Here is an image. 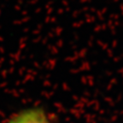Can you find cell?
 Instances as JSON below:
<instances>
[{
  "label": "cell",
  "mask_w": 123,
  "mask_h": 123,
  "mask_svg": "<svg viewBox=\"0 0 123 123\" xmlns=\"http://www.w3.org/2000/svg\"><path fill=\"white\" fill-rule=\"evenodd\" d=\"M6 123H50V121L42 110L29 109L15 115Z\"/></svg>",
  "instance_id": "cell-1"
}]
</instances>
